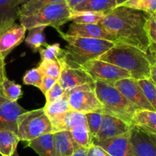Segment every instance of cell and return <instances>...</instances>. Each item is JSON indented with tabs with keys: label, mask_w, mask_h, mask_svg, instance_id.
<instances>
[{
	"label": "cell",
	"mask_w": 156,
	"mask_h": 156,
	"mask_svg": "<svg viewBox=\"0 0 156 156\" xmlns=\"http://www.w3.org/2000/svg\"><path fill=\"white\" fill-rule=\"evenodd\" d=\"M146 21L144 12L117 6L105 15L101 24L115 39V44L132 46L149 54L150 45L146 31Z\"/></svg>",
	"instance_id": "obj_1"
},
{
	"label": "cell",
	"mask_w": 156,
	"mask_h": 156,
	"mask_svg": "<svg viewBox=\"0 0 156 156\" xmlns=\"http://www.w3.org/2000/svg\"><path fill=\"white\" fill-rule=\"evenodd\" d=\"M98 59L125 69L135 80L150 79L152 65L149 55L136 47L115 44Z\"/></svg>",
	"instance_id": "obj_2"
},
{
	"label": "cell",
	"mask_w": 156,
	"mask_h": 156,
	"mask_svg": "<svg viewBox=\"0 0 156 156\" xmlns=\"http://www.w3.org/2000/svg\"><path fill=\"white\" fill-rule=\"evenodd\" d=\"M56 30L68 44L64 49V59L72 66L81 67L88 61L98 59L115 44L105 40L69 36L60 29Z\"/></svg>",
	"instance_id": "obj_3"
},
{
	"label": "cell",
	"mask_w": 156,
	"mask_h": 156,
	"mask_svg": "<svg viewBox=\"0 0 156 156\" xmlns=\"http://www.w3.org/2000/svg\"><path fill=\"white\" fill-rule=\"evenodd\" d=\"M94 91L102 106V114L117 117L133 125V117L138 109L114 85L96 81Z\"/></svg>",
	"instance_id": "obj_4"
},
{
	"label": "cell",
	"mask_w": 156,
	"mask_h": 156,
	"mask_svg": "<svg viewBox=\"0 0 156 156\" xmlns=\"http://www.w3.org/2000/svg\"><path fill=\"white\" fill-rule=\"evenodd\" d=\"M72 11L66 1L50 4L29 16L20 17V24L26 30L39 26H50L59 29L61 26L70 21Z\"/></svg>",
	"instance_id": "obj_5"
},
{
	"label": "cell",
	"mask_w": 156,
	"mask_h": 156,
	"mask_svg": "<svg viewBox=\"0 0 156 156\" xmlns=\"http://www.w3.org/2000/svg\"><path fill=\"white\" fill-rule=\"evenodd\" d=\"M53 133L50 120L44 108L27 111L21 114L17 121V135L20 141L26 143L42 135Z\"/></svg>",
	"instance_id": "obj_6"
},
{
	"label": "cell",
	"mask_w": 156,
	"mask_h": 156,
	"mask_svg": "<svg viewBox=\"0 0 156 156\" xmlns=\"http://www.w3.org/2000/svg\"><path fill=\"white\" fill-rule=\"evenodd\" d=\"M69 104L71 110L82 114H102V106L94 91V85H83L70 91Z\"/></svg>",
	"instance_id": "obj_7"
},
{
	"label": "cell",
	"mask_w": 156,
	"mask_h": 156,
	"mask_svg": "<svg viewBox=\"0 0 156 156\" xmlns=\"http://www.w3.org/2000/svg\"><path fill=\"white\" fill-rule=\"evenodd\" d=\"M81 67L94 82L99 81L114 85L118 80L131 78L130 74L125 69L99 59L88 61Z\"/></svg>",
	"instance_id": "obj_8"
},
{
	"label": "cell",
	"mask_w": 156,
	"mask_h": 156,
	"mask_svg": "<svg viewBox=\"0 0 156 156\" xmlns=\"http://www.w3.org/2000/svg\"><path fill=\"white\" fill-rule=\"evenodd\" d=\"M61 66L60 76L58 82L65 91H70L86 85H94L95 82L82 67L67 63L64 57L59 59Z\"/></svg>",
	"instance_id": "obj_9"
},
{
	"label": "cell",
	"mask_w": 156,
	"mask_h": 156,
	"mask_svg": "<svg viewBox=\"0 0 156 156\" xmlns=\"http://www.w3.org/2000/svg\"><path fill=\"white\" fill-rule=\"evenodd\" d=\"M114 86L138 110L154 111L153 108L145 96L137 80L132 78L120 79L114 84Z\"/></svg>",
	"instance_id": "obj_10"
},
{
	"label": "cell",
	"mask_w": 156,
	"mask_h": 156,
	"mask_svg": "<svg viewBox=\"0 0 156 156\" xmlns=\"http://www.w3.org/2000/svg\"><path fill=\"white\" fill-rule=\"evenodd\" d=\"M26 28L14 22L0 28V56L5 59L24 40Z\"/></svg>",
	"instance_id": "obj_11"
},
{
	"label": "cell",
	"mask_w": 156,
	"mask_h": 156,
	"mask_svg": "<svg viewBox=\"0 0 156 156\" xmlns=\"http://www.w3.org/2000/svg\"><path fill=\"white\" fill-rule=\"evenodd\" d=\"M27 111L17 102L4 98L0 91V129L12 131L17 134L18 118Z\"/></svg>",
	"instance_id": "obj_12"
},
{
	"label": "cell",
	"mask_w": 156,
	"mask_h": 156,
	"mask_svg": "<svg viewBox=\"0 0 156 156\" xmlns=\"http://www.w3.org/2000/svg\"><path fill=\"white\" fill-rule=\"evenodd\" d=\"M132 126L117 117L103 114L101 127L93 140L101 141L129 133Z\"/></svg>",
	"instance_id": "obj_13"
},
{
	"label": "cell",
	"mask_w": 156,
	"mask_h": 156,
	"mask_svg": "<svg viewBox=\"0 0 156 156\" xmlns=\"http://www.w3.org/2000/svg\"><path fill=\"white\" fill-rule=\"evenodd\" d=\"M93 144L103 148L111 156H136L129 140V133L101 141L93 140Z\"/></svg>",
	"instance_id": "obj_14"
},
{
	"label": "cell",
	"mask_w": 156,
	"mask_h": 156,
	"mask_svg": "<svg viewBox=\"0 0 156 156\" xmlns=\"http://www.w3.org/2000/svg\"><path fill=\"white\" fill-rule=\"evenodd\" d=\"M66 34L73 37L105 40L115 44V39L106 31L101 23L93 24H80L72 22L69 27L68 31Z\"/></svg>",
	"instance_id": "obj_15"
},
{
	"label": "cell",
	"mask_w": 156,
	"mask_h": 156,
	"mask_svg": "<svg viewBox=\"0 0 156 156\" xmlns=\"http://www.w3.org/2000/svg\"><path fill=\"white\" fill-rule=\"evenodd\" d=\"M129 140L136 156H156V146L146 132L133 125Z\"/></svg>",
	"instance_id": "obj_16"
},
{
	"label": "cell",
	"mask_w": 156,
	"mask_h": 156,
	"mask_svg": "<svg viewBox=\"0 0 156 156\" xmlns=\"http://www.w3.org/2000/svg\"><path fill=\"white\" fill-rule=\"evenodd\" d=\"M50 122L53 133L59 131H70L78 124H87L85 114L73 110L53 117Z\"/></svg>",
	"instance_id": "obj_17"
},
{
	"label": "cell",
	"mask_w": 156,
	"mask_h": 156,
	"mask_svg": "<svg viewBox=\"0 0 156 156\" xmlns=\"http://www.w3.org/2000/svg\"><path fill=\"white\" fill-rule=\"evenodd\" d=\"M54 136V156H72L78 145L72 137L69 131H59L53 133Z\"/></svg>",
	"instance_id": "obj_18"
},
{
	"label": "cell",
	"mask_w": 156,
	"mask_h": 156,
	"mask_svg": "<svg viewBox=\"0 0 156 156\" xmlns=\"http://www.w3.org/2000/svg\"><path fill=\"white\" fill-rule=\"evenodd\" d=\"M116 7L117 5L115 0H85L71 11L74 12H97L107 15Z\"/></svg>",
	"instance_id": "obj_19"
},
{
	"label": "cell",
	"mask_w": 156,
	"mask_h": 156,
	"mask_svg": "<svg viewBox=\"0 0 156 156\" xmlns=\"http://www.w3.org/2000/svg\"><path fill=\"white\" fill-rule=\"evenodd\" d=\"M19 0H0V28L19 18Z\"/></svg>",
	"instance_id": "obj_20"
},
{
	"label": "cell",
	"mask_w": 156,
	"mask_h": 156,
	"mask_svg": "<svg viewBox=\"0 0 156 156\" xmlns=\"http://www.w3.org/2000/svg\"><path fill=\"white\" fill-rule=\"evenodd\" d=\"M30 147L39 156H54L55 145L53 133H47L27 143Z\"/></svg>",
	"instance_id": "obj_21"
},
{
	"label": "cell",
	"mask_w": 156,
	"mask_h": 156,
	"mask_svg": "<svg viewBox=\"0 0 156 156\" xmlns=\"http://www.w3.org/2000/svg\"><path fill=\"white\" fill-rule=\"evenodd\" d=\"M132 123L144 132L156 134L155 111L138 110L133 117Z\"/></svg>",
	"instance_id": "obj_22"
},
{
	"label": "cell",
	"mask_w": 156,
	"mask_h": 156,
	"mask_svg": "<svg viewBox=\"0 0 156 156\" xmlns=\"http://www.w3.org/2000/svg\"><path fill=\"white\" fill-rule=\"evenodd\" d=\"M19 142V138L15 133L0 129V155L12 156L17 151Z\"/></svg>",
	"instance_id": "obj_23"
},
{
	"label": "cell",
	"mask_w": 156,
	"mask_h": 156,
	"mask_svg": "<svg viewBox=\"0 0 156 156\" xmlns=\"http://www.w3.org/2000/svg\"><path fill=\"white\" fill-rule=\"evenodd\" d=\"M46 27H47L45 26H39L28 30L29 32L25 38V43L34 53L39 52L43 47H45L48 45L44 34V29Z\"/></svg>",
	"instance_id": "obj_24"
},
{
	"label": "cell",
	"mask_w": 156,
	"mask_h": 156,
	"mask_svg": "<svg viewBox=\"0 0 156 156\" xmlns=\"http://www.w3.org/2000/svg\"><path fill=\"white\" fill-rule=\"evenodd\" d=\"M69 91H65V93L60 98L55 100L52 103L45 105L44 107L46 114L50 120L59 114L71 110L69 104Z\"/></svg>",
	"instance_id": "obj_25"
},
{
	"label": "cell",
	"mask_w": 156,
	"mask_h": 156,
	"mask_svg": "<svg viewBox=\"0 0 156 156\" xmlns=\"http://www.w3.org/2000/svg\"><path fill=\"white\" fill-rule=\"evenodd\" d=\"M72 137L79 146L88 149L93 144V138L87 124H78L69 131Z\"/></svg>",
	"instance_id": "obj_26"
},
{
	"label": "cell",
	"mask_w": 156,
	"mask_h": 156,
	"mask_svg": "<svg viewBox=\"0 0 156 156\" xmlns=\"http://www.w3.org/2000/svg\"><path fill=\"white\" fill-rule=\"evenodd\" d=\"M105 14L97 12H72L70 21L80 24H100L103 21Z\"/></svg>",
	"instance_id": "obj_27"
},
{
	"label": "cell",
	"mask_w": 156,
	"mask_h": 156,
	"mask_svg": "<svg viewBox=\"0 0 156 156\" xmlns=\"http://www.w3.org/2000/svg\"><path fill=\"white\" fill-rule=\"evenodd\" d=\"M0 91L4 98L15 102L18 101L23 94L21 85L15 83L14 81L9 80L8 78H6L0 85Z\"/></svg>",
	"instance_id": "obj_28"
},
{
	"label": "cell",
	"mask_w": 156,
	"mask_h": 156,
	"mask_svg": "<svg viewBox=\"0 0 156 156\" xmlns=\"http://www.w3.org/2000/svg\"><path fill=\"white\" fill-rule=\"evenodd\" d=\"M63 1L66 0H32L27 4L20 6L19 18L31 15L49 5Z\"/></svg>",
	"instance_id": "obj_29"
},
{
	"label": "cell",
	"mask_w": 156,
	"mask_h": 156,
	"mask_svg": "<svg viewBox=\"0 0 156 156\" xmlns=\"http://www.w3.org/2000/svg\"><path fill=\"white\" fill-rule=\"evenodd\" d=\"M41 60L59 61L65 56V50L61 48L60 44H56L47 45L39 50Z\"/></svg>",
	"instance_id": "obj_30"
},
{
	"label": "cell",
	"mask_w": 156,
	"mask_h": 156,
	"mask_svg": "<svg viewBox=\"0 0 156 156\" xmlns=\"http://www.w3.org/2000/svg\"><path fill=\"white\" fill-rule=\"evenodd\" d=\"M120 6L141 11L146 14L156 12V0H129Z\"/></svg>",
	"instance_id": "obj_31"
},
{
	"label": "cell",
	"mask_w": 156,
	"mask_h": 156,
	"mask_svg": "<svg viewBox=\"0 0 156 156\" xmlns=\"http://www.w3.org/2000/svg\"><path fill=\"white\" fill-rule=\"evenodd\" d=\"M37 69L44 76H50L58 80L60 76L61 66L58 61L41 60Z\"/></svg>",
	"instance_id": "obj_32"
},
{
	"label": "cell",
	"mask_w": 156,
	"mask_h": 156,
	"mask_svg": "<svg viewBox=\"0 0 156 156\" xmlns=\"http://www.w3.org/2000/svg\"><path fill=\"white\" fill-rule=\"evenodd\" d=\"M145 14L146 17V31L150 45L149 52L156 51V13Z\"/></svg>",
	"instance_id": "obj_33"
},
{
	"label": "cell",
	"mask_w": 156,
	"mask_h": 156,
	"mask_svg": "<svg viewBox=\"0 0 156 156\" xmlns=\"http://www.w3.org/2000/svg\"><path fill=\"white\" fill-rule=\"evenodd\" d=\"M138 84L143 90L145 96L156 112V85L151 79L138 80Z\"/></svg>",
	"instance_id": "obj_34"
},
{
	"label": "cell",
	"mask_w": 156,
	"mask_h": 156,
	"mask_svg": "<svg viewBox=\"0 0 156 156\" xmlns=\"http://www.w3.org/2000/svg\"><path fill=\"white\" fill-rule=\"evenodd\" d=\"M85 118H86L87 126H88L91 136L94 139L98 134V133L101 125L103 114L94 112L88 113V114H85Z\"/></svg>",
	"instance_id": "obj_35"
},
{
	"label": "cell",
	"mask_w": 156,
	"mask_h": 156,
	"mask_svg": "<svg viewBox=\"0 0 156 156\" xmlns=\"http://www.w3.org/2000/svg\"><path fill=\"white\" fill-rule=\"evenodd\" d=\"M43 78L44 76L40 72V70L37 68H34L26 72L22 81L24 85H32L40 88L42 85Z\"/></svg>",
	"instance_id": "obj_36"
},
{
	"label": "cell",
	"mask_w": 156,
	"mask_h": 156,
	"mask_svg": "<svg viewBox=\"0 0 156 156\" xmlns=\"http://www.w3.org/2000/svg\"><path fill=\"white\" fill-rule=\"evenodd\" d=\"M64 93H65V91L61 87L60 84L57 81L55 83V85L46 93V105H48V104H50L53 101H54L55 100L60 98Z\"/></svg>",
	"instance_id": "obj_37"
},
{
	"label": "cell",
	"mask_w": 156,
	"mask_h": 156,
	"mask_svg": "<svg viewBox=\"0 0 156 156\" xmlns=\"http://www.w3.org/2000/svg\"><path fill=\"white\" fill-rule=\"evenodd\" d=\"M57 79H54L53 77H50V76H44L43 78V82L42 85H41V88H39L41 91H42L43 94L45 95L46 93L55 85L56 82H57Z\"/></svg>",
	"instance_id": "obj_38"
},
{
	"label": "cell",
	"mask_w": 156,
	"mask_h": 156,
	"mask_svg": "<svg viewBox=\"0 0 156 156\" xmlns=\"http://www.w3.org/2000/svg\"><path fill=\"white\" fill-rule=\"evenodd\" d=\"M87 151L88 156H111L103 148L94 144L91 145Z\"/></svg>",
	"instance_id": "obj_39"
},
{
	"label": "cell",
	"mask_w": 156,
	"mask_h": 156,
	"mask_svg": "<svg viewBox=\"0 0 156 156\" xmlns=\"http://www.w3.org/2000/svg\"><path fill=\"white\" fill-rule=\"evenodd\" d=\"M7 78L6 76V71H5V59L0 56V85L3 82V81Z\"/></svg>",
	"instance_id": "obj_40"
},
{
	"label": "cell",
	"mask_w": 156,
	"mask_h": 156,
	"mask_svg": "<svg viewBox=\"0 0 156 156\" xmlns=\"http://www.w3.org/2000/svg\"><path fill=\"white\" fill-rule=\"evenodd\" d=\"M72 156H88L87 149L78 146Z\"/></svg>",
	"instance_id": "obj_41"
},
{
	"label": "cell",
	"mask_w": 156,
	"mask_h": 156,
	"mask_svg": "<svg viewBox=\"0 0 156 156\" xmlns=\"http://www.w3.org/2000/svg\"><path fill=\"white\" fill-rule=\"evenodd\" d=\"M85 1V0H66V2L69 8L71 10H73L75 7H76V6L79 5V4H81V3H82Z\"/></svg>",
	"instance_id": "obj_42"
},
{
	"label": "cell",
	"mask_w": 156,
	"mask_h": 156,
	"mask_svg": "<svg viewBox=\"0 0 156 156\" xmlns=\"http://www.w3.org/2000/svg\"><path fill=\"white\" fill-rule=\"evenodd\" d=\"M148 55L149 56V59H150L152 65L154 66H156V51L149 52Z\"/></svg>",
	"instance_id": "obj_43"
},
{
	"label": "cell",
	"mask_w": 156,
	"mask_h": 156,
	"mask_svg": "<svg viewBox=\"0 0 156 156\" xmlns=\"http://www.w3.org/2000/svg\"><path fill=\"white\" fill-rule=\"evenodd\" d=\"M150 79L156 85V66H152V69H151Z\"/></svg>",
	"instance_id": "obj_44"
},
{
	"label": "cell",
	"mask_w": 156,
	"mask_h": 156,
	"mask_svg": "<svg viewBox=\"0 0 156 156\" xmlns=\"http://www.w3.org/2000/svg\"><path fill=\"white\" fill-rule=\"evenodd\" d=\"M147 135L149 136V137L150 138V140H152V143L155 144V146H156V134H153V133H146Z\"/></svg>",
	"instance_id": "obj_45"
},
{
	"label": "cell",
	"mask_w": 156,
	"mask_h": 156,
	"mask_svg": "<svg viewBox=\"0 0 156 156\" xmlns=\"http://www.w3.org/2000/svg\"><path fill=\"white\" fill-rule=\"evenodd\" d=\"M115 1H116V3H117V5L120 6V5H122L123 3L129 1V0H115Z\"/></svg>",
	"instance_id": "obj_46"
},
{
	"label": "cell",
	"mask_w": 156,
	"mask_h": 156,
	"mask_svg": "<svg viewBox=\"0 0 156 156\" xmlns=\"http://www.w3.org/2000/svg\"><path fill=\"white\" fill-rule=\"evenodd\" d=\"M30 1H32V0H19L20 6L23 5L27 4V3H28L29 2H30Z\"/></svg>",
	"instance_id": "obj_47"
},
{
	"label": "cell",
	"mask_w": 156,
	"mask_h": 156,
	"mask_svg": "<svg viewBox=\"0 0 156 156\" xmlns=\"http://www.w3.org/2000/svg\"><path fill=\"white\" fill-rule=\"evenodd\" d=\"M12 156H19V155H18V152H17V151H15V153H14L13 155H12Z\"/></svg>",
	"instance_id": "obj_48"
},
{
	"label": "cell",
	"mask_w": 156,
	"mask_h": 156,
	"mask_svg": "<svg viewBox=\"0 0 156 156\" xmlns=\"http://www.w3.org/2000/svg\"><path fill=\"white\" fill-rule=\"evenodd\" d=\"M155 13H156V12H155Z\"/></svg>",
	"instance_id": "obj_49"
}]
</instances>
